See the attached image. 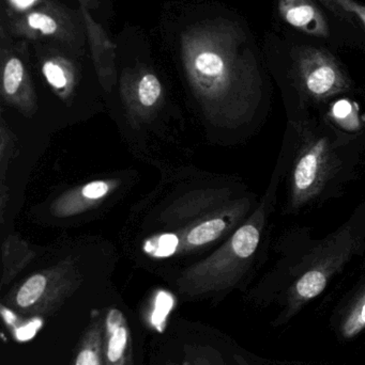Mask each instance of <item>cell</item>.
<instances>
[{"mask_svg": "<svg viewBox=\"0 0 365 365\" xmlns=\"http://www.w3.org/2000/svg\"><path fill=\"white\" fill-rule=\"evenodd\" d=\"M195 70L223 94H231L244 113L252 110L261 100V79L254 60L244 46V34L229 24L203 28L192 36Z\"/></svg>", "mask_w": 365, "mask_h": 365, "instance_id": "obj_1", "label": "cell"}, {"mask_svg": "<svg viewBox=\"0 0 365 365\" xmlns=\"http://www.w3.org/2000/svg\"><path fill=\"white\" fill-rule=\"evenodd\" d=\"M36 0H11L14 6L17 8H27V6H31Z\"/></svg>", "mask_w": 365, "mask_h": 365, "instance_id": "obj_17", "label": "cell"}, {"mask_svg": "<svg viewBox=\"0 0 365 365\" xmlns=\"http://www.w3.org/2000/svg\"><path fill=\"white\" fill-rule=\"evenodd\" d=\"M25 24L30 30L34 32L40 31L43 36H55L59 34L57 21L51 15L40 11L30 13L26 19Z\"/></svg>", "mask_w": 365, "mask_h": 365, "instance_id": "obj_10", "label": "cell"}, {"mask_svg": "<svg viewBox=\"0 0 365 365\" xmlns=\"http://www.w3.org/2000/svg\"><path fill=\"white\" fill-rule=\"evenodd\" d=\"M227 220L224 218H214L201 223L191 231L188 242L192 245H204L220 237L226 230Z\"/></svg>", "mask_w": 365, "mask_h": 365, "instance_id": "obj_8", "label": "cell"}, {"mask_svg": "<svg viewBox=\"0 0 365 365\" xmlns=\"http://www.w3.org/2000/svg\"><path fill=\"white\" fill-rule=\"evenodd\" d=\"M162 87L154 74H147L141 78L139 86V96L141 104L152 106L158 101Z\"/></svg>", "mask_w": 365, "mask_h": 365, "instance_id": "obj_11", "label": "cell"}, {"mask_svg": "<svg viewBox=\"0 0 365 365\" xmlns=\"http://www.w3.org/2000/svg\"><path fill=\"white\" fill-rule=\"evenodd\" d=\"M319 1H321V4H323L326 8L329 9L331 12L338 15V16L347 14V13L341 8V1H342V0H319Z\"/></svg>", "mask_w": 365, "mask_h": 365, "instance_id": "obj_16", "label": "cell"}, {"mask_svg": "<svg viewBox=\"0 0 365 365\" xmlns=\"http://www.w3.org/2000/svg\"><path fill=\"white\" fill-rule=\"evenodd\" d=\"M361 234L355 225H345L328 235L306 255L301 276L295 284L297 299L316 297L326 289L330 278L360 250Z\"/></svg>", "mask_w": 365, "mask_h": 365, "instance_id": "obj_2", "label": "cell"}, {"mask_svg": "<svg viewBox=\"0 0 365 365\" xmlns=\"http://www.w3.org/2000/svg\"><path fill=\"white\" fill-rule=\"evenodd\" d=\"M103 323V351L106 365H133L132 339L124 313L109 309Z\"/></svg>", "mask_w": 365, "mask_h": 365, "instance_id": "obj_5", "label": "cell"}, {"mask_svg": "<svg viewBox=\"0 0 365 365\" xmlns=\"http://www.w3.org/2000/svg\"><path fill=\"white\" fill-rule=\"evenodd\" d=\"M43 73H44L47 81L57 89L66 87V83H68L66 73L62 70L61 66L55 63V62H45L44 66H43Z\"/></svg>", "mask_w": 365, "mask_h": 365, "instance_id": "obj_12", "label": "cell"}, {"mask_svg": "<svg viewBox=\"0 0 365 365\" xmlns=\"http://www.w3.org/2000/svg\"><path fill=\"white\" fill-rule=\"evenodd\" d=\"M178 246V237L173 234H166L159 238L158 247L154 255L158 257H169L173 255Z\"/></svg>", "mask_w": 365, "mask_h": 365, "instance_id": "obj_13", "label": "cell"}, {"mask_svg": "<svg viewBox=\"0 0 365 365\" xmlns=\"http://www.w3.org/2000/svg\"><path fill=\"white\" fill-rule=\"evenodd\" d=\"M73 365H106L103 351L102 319H92L79 342Z\"/></svg>", "mask_w": 365, "mask_h": 365, "instance_id": "obj_7", "label": "cell"}, {"mask_svg": "<svg viewBox=\"0 0 365 365\" xmlns=\"http://www.w3.org/2000/svg\"><path fill=\"white\" fill-rule=\"evenodd\" d=\"M279 11L286 23L309 36L327 38L329 26L312 0H279Z\"/></svg>", "mask_w": 365, "mask_h": 365, "instance_id": "obj_6", "label": "cell"}, {"mask_svg": "<svg viewBox=\"0 0 365 365\" xmlns=\"http://www.w3.org/2000/svg\"><path fill=\"white\" fill-rule=\"evenodd\" d=\"M25 77V68L23 62L16 57L10 58L6 61L4 70V88L6 94L16 93L19 86Z\"/></svg>", "mask_w": 365, "mask_h": 365, "instance_id": "obj_9", "label": "cell"}, {"mask_svg": "<svg viewBox=\"0 0 365 365\" xmlns=\"http://www.w3.org/2000/svg\"><path fill=\"white\" fill-rule=\"evenodd\" d=\"M341 8L346 13H355L364 21L365 25V6L354 1V0H342Z\"/></svg>", "mask_w": 365, "mask_h": 365, "instance_id": "obj_15", "label": "cell"}, {"mask_svg": "<svg viewBox=\"0 0 365 365\" xmlns=\"http://www.w3.org/2000/svg\"><path fill=\"white\" fill-rule=\"evenodd\" d=\"M294 72L300 91L312 102H325L351 89L346 73L326 49L309 46L298 49Z\"/></svg>", "mask_w": 365, "mask_h": 365, "instance_id": "obj_4", "label": "cell"}, {"mask_svg": "<svg viewBox=\"0 0 365 365\" xmlns=\"http://www.w3.org/2000/svg\"><path fill=\"white\" fill-rule=\"evenodd\" d=\"M109 190V187L103 182H94L84 187L83 195L88 199H99Z\"/></svg>", "mask_w": 365, "mask_h": 365, "instance_id": "obj_14", "label": "cell"}, {"mask_svg": "<svg viewBox=\"0 0 365 365\" xmlns=\"http://www.w3.org/2000/svg\"><path fill=\"white\" fill-rule=\"evenodd\" d=\"M339 166L338 156L327 137L306 139L294 162L289 189V206L298 210L316 199Z\"/></svg>", "mask_w": 365, "mask_h": 365, "instance_id": "obj_3", "label": "cell"}]
</instances>
